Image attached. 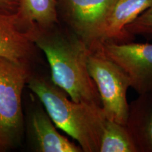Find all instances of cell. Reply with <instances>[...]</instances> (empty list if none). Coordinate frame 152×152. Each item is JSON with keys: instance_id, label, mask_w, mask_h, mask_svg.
Returning <instances> with one entry per match:
<instances>
[{"instance_id": "5", "label": "cell", "mask_w": 152, "mask_h": 152, "mask_svg": "<svg viewBox=\"0 0 152 152\" xmlns=\"http://www.w3.org/2000/svg\"><path fill=\"white\" fill-rule=\"evenodd\" d=\"M117 0H56L58 19L89 50L102 45L107 17Z\"/></svg>"}, {"instance_id": "13", "label": "cell", "mask_w": 152, "mask_h": 152, "mask_svg": "<svg viewBox=\"0 0 152 152\" xmlns=\"http://www.w3.org/2000/svg\"><path fill=\"white\" fill-rule=\"evenodd\" d=\"M134 37L140 35L144 39H152V5L125 28Z\"/></svg>"}, {"instance_id": "1", "label": "cell", "mask_w": 152, "mask_h": 152, "mask_svg": "<svg viewBox=\"0 0 152 152\" xmlns=\"http://www.w3.org/2000/svg\"><path fill=\"white\" fill-rule=\"evenodd\" d=\"M35 42L45 53L51 69V80L72 100L102 107L97 87L89 73V49L66 26L38 33Z\"/></svg>"}, {"instance_id": "8", "label": "cell", "mask_w": 152, "mask_h": 152, "mask_svg": "<svg viewBox=\"0 0 152 152\" xmlns=\"http://www.w3.org/2000/svg\"><path fill=\"white\" fill-rule=\"evenodd\" d=\"M152 5V0H117L106 20L102 44L131 42L136 37L127 32L126 26Z\"/></svg>"}, {"instance_id": "6", "label": "cell", "mask_w": 152, "mask_h": 152, "mask_svg": "<svg viewBox=\"0 0 152 152\" xmlns=\"http://www.w3.org/2000/svg\"><path fill=\"white\" fill-rule=\"evenodd\" d=\"M102 49L128 74L130 87L138 94L152 92V44L106 42Z\"/></svg>"}, {"instance_id": "4", "label": "cell", "mask_w": 152, "mask_h": 152, "mask_svg": "<svg viewBox=\"0 0 152 152\" xmlns=\"http://www.w3.org/2000/svg\"><path fill=\"white\" fill-rule=\"evenodd\" d=\"M87 68L97 87L106 118L126 125L129 109L127 92L130 87L128 74L104 54L102 45L89 50Z\"/></svg>"}, {"instance_id": "3", "label": "cell", "mask_w": 152, "mask_h": 152, "mask_svg": "<svg viewBox=\"0 0 152 152\" xmlns=\"http://www.w3.org/2000/svg\"><path fill=\"white\" fill-rule=\"evenodd\" d=\"M30 67L0 57V152L20 143L24 130L22 94Z\"/></svg>"}, {"instance_id": "2", "label": "cell", "mask_w": 152, "mask_h": 152, "mask_svg": "<svg viewBox=\"0 0 152 152\" xmlns=\"http://www.w3.org/2000/svg\"><path fill=\"white\" fill-rule=\"evenodd\" d=\"M28 87L39 98L54 124L78 142L85 152H99L106 118L102 107L75 102L52 80L30 75Z\"/></svg>"}, {"instance_id": "12", "label": "cell", "mask_w": 152, "mask_h": 152, "mask_svg": "<svg viewBox=\"0 0 152 152\" xmlns=\"http://www.w3.org/2000/svg\"><path fill=\"white\" fill-rule=\"evenodd\" d=\"M99 152H137L126 126L107 119L101 140Z\"/></svg>"}, {"instance_id": "10", "label": "cell", "mask_w": 152, "mask_h": 152, "mask_svg": "<svg viewBox=\"0 0 152 152\" xmlns=\"http://www.w3.org/2000/svg\"><path fill=\"white\" fill-rule=\"evenodd\" d=\"M31 125L37 151H83L80 146L73 143L56 130L54 123L48 113L46 111H43L41 108L33 112L31 118Z\"/></svg>"}, {"instance_id": "9", "label": "cell", "mask_w": 152, "mask_h": 152, "mask_svg": "<svg viewBox=\"0 0 152 152\" xmlns=\"http://www.w3.org/2000/svg\"><path fill=\"white\" fill-rule=\"evenodd\" d=\"M126 126L137 152H152V92L129 104Z\"/></svg>"}, {"instance_id": "11", "label": "cell", "mask_w": 152, "mask_h": 152, "mask_svg": "<svg viewBox=\"0 0 152 152\" xmlns=\"http://www.w3.org/2000/svg\"><path fill=\"white\" fill-rule=\"evenodd\" d=\"M16 12L23 27L35 34L59 23L56 0H19Z\"/></svg>"}, {"instance_id": "14", "label": "cell", "mask_w": 152, "mask_h": 152, "mask_svg": "<svg viewBox=\"0 0 152 152\" xmlns=\"http://www.w3.org/2000/svg\"><path fill=\"white\" fill-rule=\"evenodd\" d=\"M19 0H0V9L11 12H16Z\"/></svg>"}, {"instance_id": "7", "label": "cell", "mask_w": 152, "mask_h": 152, "mask_svg": "<svg viewBox=\"0 0 152 152\" xmlns=\"http://www.w3.org/2000/svg\"><path fill=\"white\" fill-rule=\"evenodd\" d=\"M35 37L23 27L16 11L0 9V57L30 67L37 54Z\"/></svg>"}]
</instances>
